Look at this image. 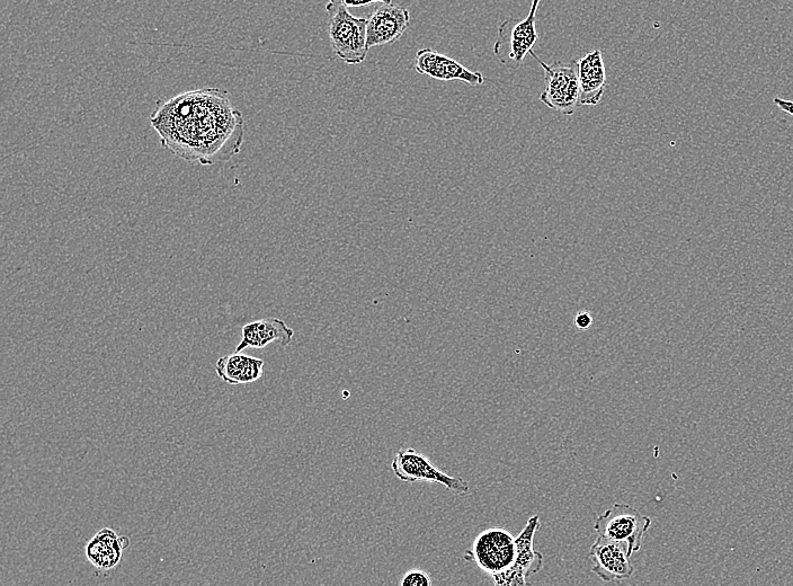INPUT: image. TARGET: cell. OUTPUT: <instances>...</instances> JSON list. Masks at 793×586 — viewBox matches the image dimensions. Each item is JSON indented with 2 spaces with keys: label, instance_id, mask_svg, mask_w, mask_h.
Segmentation results:
<instances>
[{
  "label": "cell",
  "instance_id": "6da1fadb",
  "mask_svg": "<svg viewBox=\"0 0 793 586\" xmlns=\"http://www.w3.org/2000/svg\"><path fill=\"white\" fill-rule=\"evenodd\" d=\"M163 147L190 163L228 162L244 144L242 112L219 88L185 92L158 102L150 117Z\"/></svg>",
  "mask_w": 793,
  "mask_h": 586
},
{
  "label": "cell",
  "instance_id": "7a4b0ae2",
  "mask_svg": "<svg viewBox=\"0 0 793 586\" xmlns=\"http://www.w3.org/2000/svg\"><path fill=\"white\" fill-rule=\"evenodd\" d=\"M326 11L331 15L329 21V42L335 55L347 65H359L367 59L368 19L355 17L347 8L328 3Z\"/></svg>",
  "mask_w": 793,
  "mask_h": 586
},
{
  "label": "cell",
  "instance_id": "3957f363",
  "mask_svg": "<svg viewBox=\"0 0 793 586\" xmlns=\"http://www.w3.org/2000/svg\"><path fill=\"white\" fill-rule=\"evenodd\" d=\"M541 0H532L530 13L523 21L506 20L498 29L494 55L501 64L518 69L538 41L537 12Z\"/></svg>",
  "mask_w": 793,
  "mask_h": 586
},
{
  "label": "cell",
  "instance_id": "277c9868",
  "mask_svg": "<svg viewBox=\"0 0 793 586\" xmlns=\"http://www.w3.org/2000/svg\"><path fill=\"white\" fill-rule=\"evenodd\" d=\"M650 526L652 519L630 505L616 503L596 519L594 530L601 537L626 544L631 557L639 552Z\"/></svg>",
  "mask_w": 793,
  "mask_h": 586
},
{
  "label": "cell",
  "instance_id": "5b68a950",
  "mask_svg": "<svg viewBox=\"0 0 793 586\" xmlns=\"http://www.w3.org/2000/svg\"><path fill=\"white\" fill-rule=\"evenodd\" d=\"M530 55L545 71L546 88L541 94L542 103L567 117L573 115L578 108L579 100L578 61L569 64L558 61L549 66L533 50L530 51Z\"/></svg>",
  "mask_w": 793,
  "mask_h": 586
},
{
  "label": "cell",
  "instance_id": "8992f818",
  "mask_svg": "<svg viewBox=\"0 0 793 586\" xmlns=\"http://www.w3.org/2000/svg\"><path fill=\"white\" fill-rule=\"evenodd\" d=\"M391 469L399 481L405 483H438L457 495L463 496L470 493V487L466 481L441 472L429 458L414 449L399 450L392 460Z\"/></svg>",
  "mask_w": 793,
  "mask_h": 586
},
{
  "label": "cell",
  "instance_id": "52a82bcc",
  "mask_svg": "<svg viewBox=\"0 0 793 586\" xmlns=\"http://www.w3.org/2000/svg\"><path fill=\"white\" fill-rule=\"evenodd\" d=\"M516 556L515 538L504 529H489L480 534L466 558L484 572L494 575L509 570Z\"/></svg>",
  "mask_w": 793,
  "mask_h": 586
},
{
  "label": "cell",
  "instance_id": "ba28073f",
  "mask_svg": "<svg viewBox=\"0 0 793 586\" xmlns=\"http://www.w3.org/2000/svg\"><path fill=\"white\" fill-rule=\"evenodd\" d=\"M539 529V517L534 516L529 519L520 536L515 538L516 556L513 565L509 570L492 575L496 585H527V577L542 570L543 557L537 550H534L533 545L534 536Z\"/></svg>",
  "mask_w": 793,
  "mask_h": 586
},
{
  "label": "cell",
  "instance_id": "9c48e42d",
  "mask_svg": "<svg viewBox=\"0 0 793 586\" xmlns=\"http://www.w3.org/2000/svg\"><path fill=\"white\" fill-rule=\"evenodd\" d=\"M590 558L594 562L592 572L604 582L625 581L635 574L628 547L620 541L599 536L591 547Z\"/></svg>",
  "mask_w": 793,
  "mask_h": 586
},
{
  "label": "cell",
  "instance_id": "30bf717a",
  "mask_svg": "<svg viewBox=\"0 0 793 586\" xmlns=\"http://www.w3.org/2000/svg\"><path fill=\"white\" fill-rule=\"evenodd\" d=\"M411 25V14L407 8L395 4H383L368 17L367 44L374 47L394 44Z\"/></svg>",
  "mask_w": 793,
  "mask_h": 586
},
{
  "label": "cell",
  "instance_id": "8fae6325",
  "mask_svg": "<svg viewBox=\"0 0 793 586\" xmlns=\"http://www.w3.org/2000/svg\"><path fill=\"white\" fill-rule=\"evenodd\" d=\"M415 70L441 82L460 81L471 86L484 84V76L479 71H471L457 60L441 55L430 48L417 52Z\"/></svg>",
  "mask_w": 793,
  "mask_h": 586
},
{
  "label": "cell",
  "instance_id": "7c38bea8",
  "mask_svg": "<svg viewBox=\"0 0 793 586\" xmlns=\"http://www.w3.org/2000/svg\"><path fill=\"white\" fill-rule=\"evenodd\" d=\"M294 331L279 318L269 317L246 324L242 330V341L236 348L242 353L248 348L263 349L271 343H279L282 348L291 344Z\"/></svg>",
  "mask_w": 793,
  "mask_h": 586
},
{
  "label": "cell",
  "instance_id": "4fadbf2b",
  "mask_svg": "<svg viewBox=\"0 0 793 586\" xmlns=\"http://www.w3.org/2000/svg\"><path fill=\"white\" fill-rule=\"evenodd\" d=\"M579 100L578 106L598 105L607 88V74L600 50L588 52L578 61Z\"/></svg>",
  "mask_w": 793,
  "mask_h": 586
},
{
  "label": "cell",
  "instance_id": "5bb4252c",
  "mask_svg": "<svg viewBox=\"0 0 793 586\" xmlns=\"http://www.w3.org/2000/svg\"><path fill=\"white\" fill-rule=\"evenodd\" d=\"M264 361L237 353L218 360L216 371L219 378L229 385L255 383L263 376Z\"/></svg>",
  "mask_w": 793,
  "mask_h": 586
},
{
  "label": "cell",
  "instance_id": "9a60e30c",
  "mask_svg": "<svg viewBox=\"0 0 793 586\" xmlns=\"http://www.w3.org/2000/svg\"><path fill=\"white\" fill-rule=\"evenodd\" d=\"M431 576L421 570L407 572L400 581L402 586H432Z\"/></svg>",
  "mask_w": 793,
  "mask_h": 586
},
{
  "label": "cell",
  "instance_id": "2e32d148",
  "mask_svg": "<svg viewBox=\"0 0 793 586\" xmlns=\"http://www.w3.org/2000/svg\"><path fill=\"white\" fill-rule=\"evenodd\" d=\"M329 3L349 8L367 6L374 3L390 4L391 0H329Z\"/></svg>",
  "mask_w": 793,
  "mask_h": 586
},
{
  "label": "cell",
  "instance_id": "e0dca14e",
  "mask_svg": "<svg viewBox=\"0 0 793 586\" xmlns=\"http://www.w3.org/2000/svg\"><path fill=\"white\" fill-rule=\"evenodd\" d=\"M592 324H593V317L590 313L585 312V310H582V312L577 313L575 317V325L577 328H579V330H583V331L588 330V328H590Z\"/></svg>",
  "mask_w": 793,
  "mask_h": 586
},
{
  "label": "cell",
  "instance_id": "ac0fdd59",
  "mask_svg": "<svg viewBox=\"0 0 793 586\" xmlns=\"http://www.w3.org/2000/svg\"><path fill=\"white\" fill-rule=\"evenodd\" d=\"M773 103L777 105L781 111L786 112L793 117V101L782 100L777 97V99L773 100Z\"/></svg>",
  "mask_w": 793,
  "mask_h": 586
}]
</instances>
